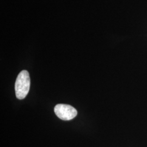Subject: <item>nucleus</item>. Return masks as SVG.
Returning a JSON list of instances; mask_svg holds the SVG:
<instances>
[{"instance_id": "nucleus-2", "label": "nucleus", "mask_w": 147, "mask_h": 147, "mask_svg": "<svg viewBox=\"0 0 147 147\" xmlns=\"http://www.w3.org/2000/svg\"><path fill=\"white\" fill-rule=\"evenodd\" d=\"M56 116L63 121H70L77 116L78 112L71 106L66 104H57L54 109Z\"/></svg>"}, {"instance_id": "nucleus-1", "label": "nucleus", "mask_w": 147, "mask_h": 147, "mask_svg": "<svg viewBox=\"0 0 147 147\" xmlns=\"http://www.w3.org/2000/svg\"><path fill=\"white\" fill-rule=\"evenodd\" d=\"M30 77L27 70H22L19 74L15 84L16 96L18 99H24L28 93L30 87Z\"/></svg>"}]
</instances>
